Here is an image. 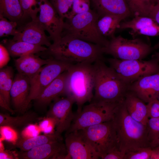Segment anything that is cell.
<instances>
[{
    "label": "cell",
    "instance_id": "d6986e66",
    "mask_svg": "<svg viewBox=\"0 0 159 159\" xmlns=\"http://www.w3.org/2000/svg\"><path fill=\"white\" fill-rule=\"evenodd\" d=\"M35 54H30L19 57L15 60V65L18 73L27 77L31 85L37 75L42 67L49 63L50 58H41Z\"/></svg>",
    "mask_w": 159,
    "mask_h": 159
},
{
    "label": "cell",
    "instance_id": "52a82bcc",
    "mask_svg": "<svg viewBox=\"0 0 159 159\" xmlns=\"http://www.w3.org/2000/svg\"><path fill=\"white\" fill-rule=\"evenodd\" d=\"M120 104L91 101L89 104L83 106L80 112L75 114L66 133L82 130L112 120L116 109Z\"/></svg>",
    "mask_w": 159,
    "mask_h": 159
},
{
    "label": "cell",
    "instance_id": "7c38bea8",
    "mask_svg": "<svg viewBox=\"0 0 159 159\" xmlns=\"http://www.w3.org/2000/svg\"><path fill=\"white\" fill-rule=\"evenodd\" d=\"M47 112V117L53 119L56 123L55 132L59 135L69 128L75 114L72 111L75 102L72 98H57L54 100Z\"/></svg>",
    "mask_w": 159,
    "mask_h": 159
},
{
    "label": "cell",
    "instance_id": "3957f363",
    "mask_svg": "<svg viewBox=\"0 0 159 159\" xmlns=\"http://www.w3.org/2000/svg\"><path fill=\"white\" fill-rule=\"evenodd\" d=\"M95 93L92 101L119 104L124 100L129 85L105 63L104 59L93 63Z\"/></svg>",
    "mask_w": 159,
    "mask_h": 159
},
{
    "label": "cell",
    "instance_id": "b9f144b4",
    "mask_svg": "<svg viewBox=\"0 0 159 159\" xmlns=\"http://www.w3.org/2000/svg\"><path fill=\"white\" fill-rule=\"evenodd\" d=\"M150 159H159V145L152 148Z\"/></svg>",
    "mask_w": 159,
    "mask_h": 159
},
{
    "label": "cell",
    "instance_id": "7402d4cb",
    "mask_svg": "<svg viewBox=\"0 0 159 159\" xmlns=\"http://www.w3.org/2000/svg\"><path fill=\"white\" fill-rule=\"evenodd\" d=\"M124 102L130 115L136 120L147 125L149 118L145 102L129 91L126 93Z\"/></svg>",
    "mask_w": 159,
    "mask_h": 159
},
{
    "label": "cell",
    "instance_id": "74e56055",
    "mask_svg": "<svg viewBox=\"0 0 159 159\" xmlns=\"http://www.w3.org/2000/svg\"><path fill=\"white\" fill-rule=\"evenodd\" d=\"M125 154L117 149L103 156L102 159H124Z\"/></svg>",
    "mask_w": 159,
    "mask_h": 159
},
{
    "label": "cell",
    "instance_id": "484cf974",
    "mask_svg": "<svg viewBox=\"0 0 159 159\" xmlns=\"http://www.w3.org/2000/svg\"><path fill=\"white\" fill-rule=\"evenodd\" d=\"M0 15L18 23L22 20L23 12L19 0H0Z\"/></svg>",
    "mask_w": 159,
    "mask_h": 159
},
{
    "label": "cell",
    "instance_id": "d6a6232c",
    "mask_svg": "<svg viewBox=\"0 0 159 159\" xmlns=\"http://www.w3.org/2000/svg\"><path fill=\"white\" fill-rule=\"evenodd\" d=\"M18 23L8 20L7 18L0 15V37L9 35L14 36L17 30Z\"/></svg>",
    "mask_w": 159,
    "mask_h": 159
},
{
    "label": "cell",
    "instance_id": "e0dca14e",
    "mask_svg": "<svg viewBox=\"0 0 159 159\" xmlns=\"http://www.w3.org/2000/svg\"><path fill=\"white\" fill-rule=\"evenodd\" d=\"M31 87L30 80L27 77L18 73L16 74L10 92L15 111L23 113L27 110L29 104L28 97Z\"/></svg>",
    "mask_w": 159,
    "mask_h": 159
},
{
    "label": "cell",
    "instance_id": "cb8c5ba5",
    "mask_svg": "<svg viewBox=\"0 0 159 159\" xmlns=\"http://www.w3.org/2000/svg\"><path fill=\"white\" fill-rule=\"evenodd\" d=\"M63 140L61 135L55 132L39 135L28 138H22L16 142L15 145L21 151H24L47 143Z\"/></svg>",
    "mask_w": 159,
    "mask_h": 159
},
{
    "label": "cell",
    "instance_id": "83f0119b",
    "mask_svg": "<svg viewBox=\"0 0 159 159\" xmlns=\"http://www.w3.org/2000/svg\"><path fill=\"white\" fill-rule=\"evenodd\" d=\"M14 72L12 67H4L0 70V97L10 106V92L12 85Z\"/></svg>",
    "mask_w": 159,
    "mask_h": 159
},
{
    "label": "cell",
    "instance_id": "44dd1931",
    "mask_svg": "<svg viewBox=\"0 0 159 159\" xmlns=\"http://www.w3.org/2000/svg\"><path fill=\"white\" fill-rule=\"evenodd\" d=\"M99 18L107 14L117 15L124 19L131 13L125 0H92Z\"/></svg>",
    "mask_w": 159,
    "mask_h": 159
},
{
    "label": "cell",
    "instance_id": "4fadbf2b",
    "mask_svg": "<svg viewBox=\"0 0 159 159\" xmlns=\"http://www.w3.org/2000/svg\"><path fill=\"white\" fill-rule=\"evenodd\" d=\"M68 153L63 140L47 143L17 154L18 159H68Z\"/></svg>",
    "mask_w": 159,
    "mask_h": 159
},
{
    "label": "cell",
    "instance_id": "6da1fadb",
    "mask_svg": "<svg viewBox=\"0 0 159 159\" xmlns=\"http://www.w3.org/2000/svg\"><path fill=\"white\" fill-rule=\"evenodd\" d=\"M38 54L69 64L93 63L103 59L104 48L62 33L60 39Z\"/></svg>",
    "mask_w": 159,
    "mask_h": 159
},
{
    "label": "cell",
    "instance_id": "e575fe53",
    "mask_svg": "<svg viewBox=\"0 0 159 159\" xmlns=\"http://www.w3.org/2000/svg\"><path fill=\"white\" fill-rule=\"evenodd\" d=\"M90 0H73L72 4L73 16L77 14L90 10Z\"/></svg>",
    "mask_w": 159,
    "mask_h": 159
},
{
    "label": "cell",
    "instance_id": "1f68e13d",
    "mask_svg": "<svg viewBox=\"0 0 159 159\" xmlns=\"http://www.w3.org/2000/svg\"><path fill=\"white\" fill-rule=\"evenodd\" d=\"M147 126L148 141L153 148L156 146L159 137V117L149 118Z\"/></svg>",
    "mask_w": 159,
    "mask_h": 159
},
{
    "label": "cell",
    "instance_id": "4dcf8cb0",
    "mask_svg": "<svg viewBox=\"0 0 159 159\" xmlns=\"http://www.w3.org/2000/svg\"><path fill=\"white\" fill-rule=\"evenodd\" d=\"M23 12L22 20L28 18L37 19L40 9L39 0H19Z\"/></svg>",
    "mask_w": 159,
    "mask_h": 159
},
{
    "label": "cell",
    "instance_id": "60d3db41",
    "mask_svg": "<svg viewBox=\"0 0 159 159\" xmlns=\"http://www.w3.org/2000/svg\"><path fill=\"white\" fill-rule=\"evenodd\" d=\"M0 105L1 107L10 112L12 114H13L15 113V111L11 109L5 100L1 97H0Z\"/></svg>",
    "mask_w": 159,
    "mask_h": 159
},
{
    "label": "cell",
    "instance_id": "2e32d148",
    "mask_svg": "<svg viewBox=\"0 0 159 159\" xmlns=\"http://www.w3.org/2000/svg\"><path fill=\"white\" fill-rule=\"evenodd\" d=\"M40 25L37 19L18 28L12 39L21 41L33 44L49 47L52 44L49 36Z\"/></svg>",
    "mask_w": 159,
    "mask_h": 159
},
{
    "label": "cell",
    "instance_id": "ee69618b",
    "mask_svg": "<svg viewBox=\"0 0 159 159\" xmlns=\"http://www.w3.org/2000/svg\"><path fill=\"white\" fill-rule=\"evenodd\" d=\"M151 1L154 4H159V0H151Z\"/></svg>",
    "mask_w": 159,
    "mask_h": 159
},
{
    "label": "cell",
    "instance_id": "5b68a950",
    "mask_svg": "<svg viewBox=\"0 0 159 159\" xmlns=\"http://www.w3.org/2000/svg\"><path fill=\"white\" fill-rule=\"evenodd\" d=\"M99 16L95 11L77 14L66 19L62 33L105 48L109 40L99 31L97 25Z\"/></svg>",
    "mask_w": 159,
    "mask_h": 159
},
{
    "label": "cell",
    "instance_id": "8d00e7d4",
    "mask_svg": "<svg viewBox=\"0 0 159 159\" xmlns=\"http://www.w3.org/2000/svg\"><path fill=\"white\" fill-rule=\"evenodd\" d=\"M9 53L6 48L1 44H0V67H5L10 59Z\"/></svg>",
    "mask_w": 159,
    "mask_h": 159
},
{
    "label": "cell",
    "instance_id": "836d02e7",
    "mask_svg": "<svg viewBox=\"0 0 159 159\" xmlns=\"http://www.w3.org/2000/svg\"><path fill=\"white\" fill-rule=\"evenodd\" d=\"M152 149L150 147L135 148L126 153L124 159H150Z\"/></svg>",
    "mask_w": 159,
    "mask_h": 159
},
{
    "label": "cell",
    "instance_id": "8fae6325",
    "mask_svg": "<svg viewBox=\"0 0 159 159\" xmlns=\"http://www.w3.org/2000/svg\"><path fill=\"white\" fill-rule=\"evenodd\" d=\"M40 10L37 19L49 35L53 43L61 39L64 26L61 18L49 0H39Z\"/></svg>",
    "mask_w": 159,
    "mask_h": 159
},
{
    "label": "cell",
    "instance_id": "d590c367",
    "mask_svg": "<svg viewBox=\"0 0 159 159\" xmlns=\"http://www.w3.org/2000/svg\"><path fill=\"white\" fill-rule=\"evenodd\" d=\"M149 118L159 117V100H153L147 104Z\"/></svg>",
    "mask_w": 159,
    "mask_h": 159
},
{
    "label": "cell",
    "instance_id": "ac0fdd59",
    "mask_svg": "<svg viewBox=\"0 0 159 159\" xmlns=\"http://www.w3.org/2000/svg\"><path fill=\"white\" fill-rule=\"evenodd\" d=\"M118 29H130V34L133 38L138 35L150 36H159V25L149 17L135 16L131 20L121 22ZM159 48V42L154 47Z\"/></svg>",
    "mask_w": 159,
    "mask_h": 159
},
{
    "label": "cell",
    "instance_id": "f1b7e54d",
    "mask_svg": "<svg viewBox=\"0 0 159 159\" xmlns=\"http://www.w3.org/2000/svg\"><path fill=\"white\" fill-rule=\"evenodd\" d=\"M134 16L149 17L150 10L154 4L151 0H125Z\"/></svg>",
    "mask_w": 159,
    "mask_h": 159
},
{
    "label": "cell",
    "instance_id": "603a6c76",
    "mask_svg": "<svg viewBox=\"0 0 159 159\" xmlns=\"http://www.w3.org/2000/svg\"><path fill=\"white\" fill-rule=\"evenodd\" d=\"M12 57H19L30 54H37L44 51L47 47L36 45L21 41L5 39L1 42Z\"/></svg>",
    "mask_w": 159,
    "mask_h": 159
},
{
    "label": "cell",
    "instance_id": "ab89813d",
    "mask_svg": "<svg viewBox=\"0 0 159 159\" xmlns=\"http://www.w3.org/2000/svg\"><path fill=\"white\" fill-rule=\"evenodd\" d=\"M18 158L17 155H15L14 153H11L8 151L4 150H0V159H13Z\"/></svg>",
    "mask_w": 159,
    "mask_h": 159
},
{
    "label": "cell",
    "instance_id": "9c48e42d",
    "mask_svg": "<svg viewBox=\"0 0 159 159\" xmlns=\"http://www.w3.org/2000/svg\"><path fill=\"white\" fill-rule=\"evenodd\" d=\"M107 61L109 66L129 85L143 77L159 72V62L153 58L148 61L114 58L108 59Z\"/></svg>",
    "mask_w": 159,
    "mask_h": 159
},
{
    "label": "cell",
    "instance_id": "7bdbcfd3",
    "mask_svg": "<svg viewBox=\"0 0 159 159\" xmlns=\"http://www.w3.org/2000/svg\"><path fill=\"white\" fill-rule=\"evenodd\" d=\"M152 58L155 59L159 62V52L155 53L152 56Z\"/></svg>",
    "mask_w": 159,
    "mask_h": 159
},
{
    "label": "cell",
    "instance_id": "8992f818",
    "mask_svg": "<svg viewBox=\"0 0 159 159\" xmlns=\"http://www.w3.org/2000/svg\"><path fill=\"white\" fill-rule=\"evenodd\" d=\"M78 130L100 158L118 149L117 132L112 120Z\"/></svg>",
    "mask_w": 159,
    "mask_h": 159
},
{
    "label": "cell",
    "instance_id": "ffe728a7",
    "mask_svg": "<svg viewBox=\"0 0 159 159\" xmlns=\"http://www.w3.org/2000/svg\"><path fill=\"white\" fill-rule=\"evenodd\" d=\"M67 70L63 72L54 79L34 100L36 107H45L52 101L61 95L65 94Z\"/></svg>",
    "mask_w": 159,
    "mask_h": 159
},
{
    "label": "cell",
    "instance_id": "5bb4252c",
    "mask_svg": "<svg viewBox=\"0 0 159 159\" xmlns=\"http://www.w3.org/2000/svg\"><path fill=\"white\" fill-rule=\"evenodd\" d=\"M65 144L68 153V159L100 158L79 130L66 133Z\"/></svg>",
    "mask_w": 159,
    "mask_h": 159
},
{
    "label": "cell",
    "instance_id": "7a4b0ae2",
    "mask_svg": "<svg viewBox=\"0 0 159 159\" xmlns=\"http://www.w3.org/2000/svg\"><path fill=\"white\" fill-rule=\"evenodd\" d=\"M112 120L117 132L118 149L120 151L125 154L138 148L150 147L147 125L130 115L124 101L117 106Z\"/></svg>",
    "mask_w": 159,
    "mask_h": 159
},
{
    "label": "cell",
    "instance_id": "f6af8a7d",
    "mask_svg": "<svg viewBox=\"0 0 159 159\" xmlns=\"http://www.w3.org/2000/svg\"><path fill=\"white\" fill-rule=\"evenodd\" d=\"M159 145V137L158 138V140L157 143V146H158Z\"/></svg>",
    "mask_w": 159,
    "mask_h": 159
},
{
    "label": "cell",
    "instance_id": "f35d334b",
    "mask_svg": "<svg viewBox=\"0 0 159 159\" xmlns=\"http://www.w3.org/2000/svg\"><path fill=\"white\" fill-rule=\"evenodd\" d=\"M149 17L159 25V4H155L152 6L150 10Z\"/></svg>",
    "mask_w": 159,
    "mask_h": 159
},
{
    "label": "cell",
    "instance_id": "30bf717a",
    "mask_svg": "<svg viewBox=\"0 0 159 159\" xmlns=\"http://www.w3.org/2000/svg\"><path fill=\"white\" fill-rule=\"evenodd\" d=\"M72 65L52 58L49 63L43 66L31 85L29 102L35 99L46 87Z\"/></svg>",
    "mask_w": 159,
    "mask_h": 159
},
{
    "label": "cell",
    "instance_id": "277c9868",
    "mask_svg": "<svg viewBox=\"0 0 159 159\" xmlns=\"http://www.w3.org/2000/svg\"><path fill=\"white\" fill-rule=\"evenodd\" d=\"M95 83L93 63L73 64L68 70L64 95L74 100L77 106V113L80 112L84 104L92 101Z\"/></svg>",
    "mask_w": 159,
    "mask_h": 159
},
{
    "label": "cell",
    "instance_id": "d4e9b609",
    "mask_svg": "<svg viewBox=\"0 0 159 159\" xmlns=\"http://www.w3.org/2000/svg\"><path fill=\"white\" fill-rule=\"evenodd\" d=\"M38 118L37 114L33 112H28L22 115L15 117L1 113L0 125L15 128L32 123Z\"/></svg>",
    "mask_w": 159,
    "mask_h": 159
},
{
    "label": "cell",
    "instance_id": "ba28073f",
    "mask_svg": "<svg viewBox=\"0 0 159 159\" xmlns=\"http://www.w3.org/2000/svg\"><path fill=\"white\" fill-rule=\"evenodd\" d=\"M153 49L140 39H129L120 35L111 38L107 46L104 48V54L121 60L142 59Z\"/></svg>",
    "mask_w": 159,
    "mask_h": 159
},
{
    "label": "cell",
    "instance_id": "f546056e",
    "mask_svg": "<svg viewBox=\"0 0 159 159\" xmlns=\"http://www.w3.org/2000/svg\"><path fill=\"white\" fill-rule=\"evenodd\" d=\"M60 17L64 20L73 16V0H49Z\"/></svg>",
    "mask_w": 159,
    "mask_h": 159
},
{
    "label": "cell",
    "instance_id": "9a60e30c",
    "mask_svg": "<svg viewBox=\"0 0 159 159\" xmlns=\"http://www.w3.org/2000/svg\"><path fill=\"white\" fill-rule=\"evenodd\" d=\"M128 91L145 103L158 99L159 95V72L140 78L129 85Z\"/></svg>",
    "mask_w": 159,
    "mask_h": 159
},
{
    "label": "cell",
    "instance_id": "4316f807",
    "mask_svg": "<svg viewBox=\"0 0 159 159\" xmlns=\"http://www.w3.org/2000/svg\"><path fill=\"white\" fill-rule=\"evenodd\" d=\"M124 19L119 16L113 14L105 15L99 18L97 23L98 29L104 37L115 36L117 29H118L122 21Z\"/></svg>",
    "mask_w": 159,
    "mask_h": 159
}]
</instances>
